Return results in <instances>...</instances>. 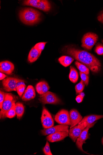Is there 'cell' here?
I'll list each match as a JSON object with an SVG mask.
<instances>
[{"mask_svg": "<svg viewBox=\"0 0 103 155\" xmlns=\"http://www.w3.org/2000/svg\"><path fill=\"white\" fill-rule=\"evenodd\" d=\"M26 87L25 84H22L16 88L17 91L20 97L24 93Z\"/></svg>", "mask_w": 103, "mask_h": 155, "instance_id": "cell-28", "label": "cell"}, {"mask_svg": "<svg viewBox=\"0 0 103 155\" xmlns=\"http://www.w3.org/2000/svg\"><path fill=\"white\" fill-rule=\"evenodd\" d=\"M64 51L65 53L87 66L93 72L98 73L100 71L101 64L99 61L90 53L70 46L65 48Z\"/></svg>", "mask_w": 103, "mask_h": 155, "instance_id": "cell-1", "label": "cell"}, {"mask_svg": "<svg viewBox=\"0 0 103 155\" xmlns=\"http://www.w3.org/2000/svg\"><path fill=\"white\" fill-rule=\"evenodd\" d=\"M84 97L81 95L77 96L76 98V100L78 103L82 102L83 101Z\"/></svg>", "mask_w": 103, "mask_h": 155, "instance_id": "cell-33", "label": "cell"}, {"mask_svg": "<svg viewBox=\"0 0 103 155\" xmlns=\"http://www.w3.org/2000/svg\"><path fill=\"white\" fill-rule=\"evenodd\" d=\"M80 75L82 80L84 82L85 85L87 86L89 84V77L87 75L80 71Z\"/></svg>", "mask_w": 103, "mask_h": 155, "instance_id": "cell-26", "label": "cell"}, {"mask_svg": "<svg viewBox=\"0 0 103 155\" xmlns=\"http://www.w3.org/2000/svg\"><path fill=\"white\" fill-rule=\"evenodd\" d=\"M96 123V122H95L88 125L82 131L77 140L76 142L77 146L81 151L85 153H86L82 149V145L85 143L86 140L88 138V131L90 128L93 127Z\"/></svg>", "mask_w": 103, "mask_h": 155, "instance_id": "cell-11", "label": "cell"}, {"mask_svg": "<svg viewBox=\"0 0 103 155\" xmlns=\"http://www.w3.org/2000/svg\"><path fill=\"white\" fill-rule=\"evenodd\" d=\"M24 81L18 78L8 77L2 80V84L4 89L8 92L16 91L17 83L20 81Z\"/></svg>", "mask_w": 103, "mask_h": 155, "instance_id": "cell-7", "label": "cell"}, {"mask_svg": "<svg viewBox=\"0 0 103 155\" xmlns=\"http://www.w3.org/2000/svg\"><path fill=\"white\" fill-rule=\"evenodd\" d=\"M41 121L44 129H48L53 126L54 122L50 113L43 107L41 117Z\"/></svg>", "mask_w": 103, "mask_h": 155, "instance_id": "cell-8", "label": "cell"}, {"mask_svg": "<svg viewBox=\"0 0 103 155\" xmlns=\"http://www.w3.org/2000/svg\"><path fill=\"white\" fill-rule=\"evenodd\" d=\"M16 104H14L11 108L7 113L6 117L9 118H13L16 115L15 111Z\"/></svg>", "mask_w": 103, "mask_h": 155, "instance_id": "cell-23", "label": "cell"}, {"mask_svg": "<svg viewBox=\"0 0 103 155\" xmlns=\"http://www.w3.org/2000/svg\"><path fill=\"white\" fill-rule=\"evenodd\" d=\"M102 144L103 145V138L102 139Z\"/></svg>", "mask_w": 103, "mask_h": 155, "instance_id": "cell-36", "label": "cell"}, {"mask_svg": "<svg viewBox=\"0 0 103 155\" xmlns=\"http://www.w3.org/2000/svg\"><path fill=\"white\" fill-rule=\"evenodd\" d=\"M102 118H103V115H92L87 116L84 117L79 124L85 122L89 125Z\"/></svg>", "mask_w": 103, "mask_h": 155, "instance_id": "cell-18", "label": "cell"}, {"mask_svg": "<svg viewBox=\"0 0 103 155\" xmlns=\"http://www.w3.org/2000/svg\"><path fill=\"white\" fill-rule=\"evenodd\" d=\"M39 100L43 104H58L61 102L60 98L55 94L50 91L40 95Z\"/></svg>", "mask_w": 103, "mask_h": 155, "instance_id": "cell-6", "label": "cell"}, {"mask_svg": "<svg viewBox=\"0 0 103 155\" xmlns=\"http://www.w3.org/2000/svg\"><path fill=\"white\" fill-rule=\"evenodd\" d=\"M85 84L81 80L76 86L75 89L76 94H80L83 91L85 88Z\"/></svg>", "mask_w": 103, "mask_h": 155, "instance_id": "cell-24", "label": "cell"}, {"mask_svg": "<svg viewBox=\"0 0 103 155\" xmlns=\"http://www.w3.org/2000/svg\"><path fill=\"white\" fill-rule=\"evenodd\" d=\"M79 74L76 69L72 66L70 67V71L69 75V78L71 82L75 83L77 82L79 79Z\"/></svg>", "mask_w": 103, "mask_h": 155, "instance_id": "cell-20", "label": "cell"}, {"mask_svg": "<svg viewBox=\"0 0 103 155\" xmlns=\"http://www.w3.org/2000/svg\"><path fill=\"white\" fill-rule=\"evenodd\" d=\"M43 150L44 154L45 155H53L50 150V144L48 141H47L46 146L44 147Z\"/></svg>", "mask_w": 103, "mask_h": 155, "instance_id": "cell-29", "label": "cell"}, {"mask_svg": "<svg viewBox=\"0 0 103 155\" xmlns=\"http://www.w3.org/2000/svg\"><path fill=\"white\" fill-rule=\"evenodd\" d=\"M36 90L37 92L40 95H41L42 91V82L38 83L36 85Z\"/></svg>", "mask_w": 103, "mask_h": 155, "instance_id": "cell-32", "label": "cell"}, {"mask_svg": "<svg viewBox=\"0 0 103 155\" xmlns=\"http://www.w3.org/2000/svg\"><path fill=\"white\" fill-rule=\"evenodd\" d=\"M14 69V64L8 61H4L0 63V72L8 75L11 74Z\"/></svg>", "mask_w": 103, "mask_h": 155, "instance_id": "cell-15", "label": "cell"}, {"mask_svg": "<svg viewBox=\"0 0 103 155\" xmlns=\"http://www.w3.org/2000/svg\"><path fill=\"white\" fill-rule=\"evenodd\" d=\"M74 59L68 56H63L58 59L60 64L65 67L70 65L74 61Z\"/></svg>", "mask_w": 103, "mask_h": 155, "instance_id": "cell-19", "label": "cell"}, {"mask_svg": "<svg viewBox=\"0 0 103 155\" xmlns=\"http://www.w3.org/2000/svg\"><path fill=\"white\" fill-rule=\"evenodd\" d=\"M41 53L34 47L33 48L28 54L27 58L28 62L32 63L36 61L40 57Z\"/></svg>", "mask_w": 103, "mask_h": 155, "instance_id": "cell-17", "label": "cell"}, {"mask_svg": "<svg viewBox=\"0 0 103 155\" xmlns=\"http://www.w3.org/2000/svg\"><path fill=\"white\" fill-rule=\"evenodd\" d=\"M36 95L34 87L32 85H29L25 91L22 97V99L24 101H31L35 97Z\"/></svg>", "mask_w": 103, "mask_h": 155, "instance_id": "cell-16", "label": "cell"}, {"mask_svg": "<svg viewBox=\"0 0 103 155\" xmlns=\"http://www.w3.org/2000/svg\"><path fill=\"white\" fill-rule=\"evenodd\" d=\"M55 120L59 124L70 125L69 114L67 110L62 109L58 111L55 116Z\"/></svg>", "mask_w": 103, "mask_h": 155, "instance_id": "cell-10", "label": "cell"}, {"mask_svg": "<svg viewBox=\"0 0 103 155\" xmlns=\"http://www.w3.org/2000/svg\"><path fill=\"white\" fill-rule=\"evenodd\" d=\"M95 52L98 55H103V46L101 44L97 45L95 48Z\"/></svg>", "mask_w": 103, "mask_h": 155, "instance_id": "cell-30", "label": "cell"}, {"mask_svg": "<svg viewBox=\"0 0 103 155\" xmlns=\"http://www.w3.org/2000/svg\"><path fill=\"white\" fill-rule=\"evenodd\" d=\"M47 44V42H40L36 44L34 47L39 51L42 52Z\"/></svg>", "mask_w": 103, "mask_h": 155, "instance_id": "cell-27", "label": "cell"}, {"mask_svg": "<svg viewBox=\"0 0 103 155\" xmlns=\"http://www.w3.org/2000/svg\"><path fill=\"white\" fill-rule=\"evenodd\" d=\"M69 131L58 132L49 135L47 139L49 142L54 143L60 141L69 136Z\"/></svg>", "mask_w": 103, "mask_h": 155, "instance_id": "cell-14", "label": "cell"}, {"mask_svg": "<svg viewBox=\"0 0 103 155\" xmlns=\"http://www.w3.org/2000/svg\"><path fill=\"white\" fill-rule=\"evenodd\" d=\"M98 20L99 21L103 23V13L98 17Z\"/></svg>", "mask_w": 103, "mask_h": 155, "instance_id": "cell-34", "label": "cell"}, {"mask_svg": "<svg viewBox=\"0 0 103 155\" xmlns=\"http://www.w3.org/2000/svg\"><path fill=\"white\" fill-rule=\"evenodd\" d=\"M102 43H103V40L102 41Z\"/></svg>", "mask_w": 103, "mask_h": 155, "instance_id": "cell-37", "label": "cell"}, {"mask_svg": "<svg viewBox=\"0 0 103 155\" xmlns=\"http://www.w3.org/2000/svg\"><path fill=\"white\" fill-rule=\"evenodd\" d=\"M75 64L80 72L88 75L90 73L89 69L82 64L76 61Z\"/></svg>", "mask_w": 103, "mask_h": 155, "instance_id": "cell-22", "label": "cell"}, {"mask_svg": "<svg viewBox=\"0 0 103 155\" xmlns=\"http://www.w3.org/2000/svg\"><path fill=\"white\" fill-rule=\"evenodd\" d=\"M0 80H4L5 78L7 77V76L5 74H4L1 72L0 73Z\"/></svg>", "mask_w": 103, "mask_h": 155, "instance_id": "cell-35", "label": "cell"}, {"mask_svg": "<svg viewBox=\"0 0 103 155\" xmlns=\"http://www.w3.org/2000/svg\"><path fill=\"white\" fill-rule=\"evenodd\" d=\"M15 111L18 119H20L22 117L24 111L23 104L20 102L16 104Z\"/></svg>", "mask_w": 103, "mask_h": 155, "instance_id": "cell-21", "label": "cell"}, {"mask_svg": "<svg viewBox=\"0 0 103 155\" xmlns=\"http://www.w3.org/2000/svg\"><path fill=\"white\" fill-rule=\"evenodd\" d=\"M69 125L60 124L53 126L48 129H44L41 130V132L43 135H49L58 132L69 131Z\"/></svg>", "mask_w": 103, "mask_h": 155, "instance_id": "cell-12", "label": "cell"}, {"mask_svg": "<svg viewBox=\"0 0 103 155\" xmlns=\"http://www.w3.org/2000/svg\"><path fill=\"white\" fill-rule=\"evenodd\" d=\"M89 125L84 122L70 128L69 130V135L73 142H76L82 132Z\"/></svg>", "mask_w": 103, "mask_h": 155, "instance_id": "cell-9", "label": "cell"}, {"mask_svg": "<svg viewBox=\"0 0 103 155\" xmlns=\"http://www.w3.org/2000/svg\"><path fill=\"white\" fill-rule=\"evenodd\" d=\"M41 14L38 11L31 8L22 9L19 13L20 20L24 24L33 25L39 22L41 20Z\"/></svg>", "mask_w": 103, "mask_h": 155, "instance_id": "cell-2", "label": "cell"}, {"mask_svg": "<svg viewBox=\"0 0 103 155\" xmlns=\"http://www.w3.org/2000/svg\"><path fill=\"white\" fill-rule=\"evenodd\" d=\"M42 82V91L41 95L46 93L50 89V87L48 83L45 81Z\"/></svg>", "mask_w": 103, "mask_h": 155, "instance_id": "cell-25", "label": "cell"}, {"mask_svg": "<svg viewBox=\"0 0 103 155\" xmlns=\"http://www.w3.org/2000/svg\"><path fill=\"white\" fill-rule=\"evenodd\" d=\"M23 4L46 12L50 11L51 8L50 3L47 0H26L24 1Z\"/></svg>", "mask_w": 103, "mask_h": 155, "instance_id": "cell-4", "label": "cell"}, {"mask_svg": "<svg viewBox=\"0 0 103 155\" xmlns=\"http://www.w3.org/2000/svg\"><path fill=\"white\" fill-rule=\"evenodd\" d=\"M17 99L15 96L9 93H6L5 99L0 112V118L4 119L6 117L8 111L15 104Z\"/></svg>", "mask_w": 103, "mask_h": 155, "instance_id": "cell-3", "label": "cell"}, {"mask_svg": "<svg viewBox=\"0 0 103 155\" xmlns=\"http://www.w3.org/2000/svg\"><path fill=\"white\" fill-rule=\"evenodd\" d=\"M98 38L96 34L91 32L88 33L83 36L82 47L85 49L91 50L96 43Z\"/></svg>", "mask_w": 103, "mask_h": 155, "instance_id": "cell-5", "label": "cell"}, {"mask_svg": "<svg viewBox=\"0 0 103 155\" xmlns=\"http://www.w3.org/2000/svg\"><path fill=\"white\" fill-rule=\"evenodd\" d=\"M69 114L71 128L79 124L82 119V117L79 113L75 109L71 110Z\"/></svg>", "mask_w": 103, "mask_h": 155, "instance_id": "cell-13", "label": "cell"}, {"mask_svg": "<svg viewBox=\"0 0 103 155\" xmlns=\"http://www.w3.org/2000/svg\"><path fill=\"white\" fill-rule=\"evenodd\" d=\"M5 93L2 90L0 91V108L1 109L2 108L3 104L5 99Z\"/></svg>", "mask_w": 103, "mask_h": 155, "instance_id": "cell-31", "label": "cell"}]
</instances>
